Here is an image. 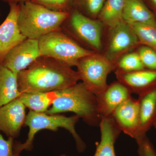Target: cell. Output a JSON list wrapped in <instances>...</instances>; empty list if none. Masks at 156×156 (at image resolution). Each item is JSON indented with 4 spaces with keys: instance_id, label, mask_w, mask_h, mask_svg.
I'll return each instance as SVG.
<instances>
[{
    "instance_id": "1",
    "label": "cell",
    "mask_w": 156,
    "mask_h": 156,
    "mask_svg": "<svg viewBox=\"0 0 156 156\" xmlns=\"http://www.w3.org/2000/svg\"><path fill=\"white\" fill-rule=\"evenodd\" d=\"M80 80L77 72L71 67L45 56L17 74L21 93L58 91L75 85Z\"/></svg>"
},
{
    "instance_id": "2",
    "label": "cell",
    "mask_w": 156,
    "mask_h": 156,
    "mask_svg": "<svg viewBox=\"0 0 156 156\" xmlns=\"http://www.w3.org/2000/svg\"><path fill=\"white\" fill-rule=\"evenodd\" d=\"M67 112L75 114L90 126H99L101 119L96 95L82 82L57 91V97L45 113L53 115Z\"/></svg>"
},
{
    "instance_id": "3",
    "label": "cell",
    "mask_w": 156,
    "mask_h": 156,
    "mask_svg": "<svg viewBox=\"0 0 156 156\" xmlns=\"http://www.w3.org/2000/svg\"><path fill=\"white\" fill-rule=\"evenodd\" d=\"M20 4L18 24L27 38L38 40L45 35L59 30L69 17L68 12H58L27 1Z\"/></svg>"
},
{
    "instance_id": "4",
    "label": "cell",
    "mask_w": 156,
    "mask_h": 156,
    "mask_svg": "<svg viewBox=\"0 0 156 156\" xmlns=\"http://www.w3.org/2000/svg\"><path fill=\"white\" fill-rule=\"evenodd\" d=\"M80 119L76 115L66 117L58 114L50 115L30 111L27 115L24 123V125L29 128L27 138L24 143L15 141V149L19 154L23 151H31L34 148L35 136L39 131L48 130L56 132L58 128H63L72 135L78 151L83 153L87 147L77 133L75 128L76 124Z\"/></svg>"
},
{
    "instance_id": "5",
    "label": "cell",
    "mask_w": 156,
    "mask_h": 156,
    "mask_svg": "<svg viewBox=\"0 0 156 156\" xmlns=\"http://www.w3.org/2000/svg\"><path fill=\"white\" fill-rule=\"evenodd\" d=\"M38 41L41 56L54 58L70 67L76 66L81 58L95 53L82 47L60 30L45 35Z\"/></svg>"
},
{
    "instance_id": "6",
    "label": "cell",
    "mask_w": 156,
    "mask_h": 156,
    "mask_svg": "<svg viewBox=\"0 0 156 156\" xmlns=\"http://www.w3.org/2000/svg\"><path fill=\"white\" fill-rule=\"evenodd\" d=\"M76 66L80 80L94 95H99L106 89L108 76L113 68L107 57L94 53L81 58Z\"/></svg>"
},
{
    "instance_id": "7",
    "label": "cell",
    "mask_w": 156,
    "mask_h": 156,
    "mask_svg": "<svg viewBox=\"0 0 156 156\" xmlns=\"http://www.w3.org/2000/svg\"><path fill=\"white\" fill-rule=\"evenodd\" d=\"M41 56L38 40L27 38L12 48L1 64L17 75Z\"/></svg>"
},
{
    "instance_id": "8",
    "label": "cell",
    "mask_w": 156,
    "mask_h": 156,
    "mask_svg": "<svg viewBox=\"0 0 156 156\" xmlns=\"http://www.w3.org/2000/svg\"><path fill=\"white\" fill-rule=\"evenodd\" d=\"M9 5V14L0 25V63L12 48L27 39L20 32L18 24L19 5L15 3Z\"/></svg>"
},
{
    "instance_id": "9",
    "label": "cell",
    "mask_w": 156,
    "mask_h": 156,
    "mask_svg": "<svg viewBox=\"0 0 156 156\" xmlns=\"http://www.w3.org/2000/svg\"><path fill=\"white\" fill-rule=\"evenodd\" d=\"M26 108L18 98L0 107V132L8 138L18 137L25 123Z\"/></svg>"
},
{
    "instance_id": "10",
    "label": "cell",
    "mask_w": 156,
    "mask_h": 156,
    "mask_svg": "<svg viewBox=\"0 0 156 156\" xmlns=\"http://www.w3.org/2000/svg\"><path fill=\"white\" fill-rule=\"evenodd\" d=\"M71 27L79 38L97 50L101 48L102 25L99 21L87 17L78 11L70 17Z\"/></svg>"
},
{
    "instance_id": "11",
    "label": "cell",
    "mask_w": 156,
    "mask_h": 156,
    "mask_svg": "<svg viewBox=\"0 0 156 156\" xmlns=\"http://www.w3.org/2000/svg\"><path fill=\"white\" fill-rule=\"evenodd\" d=\"M112 117L121 131L136 139L139 124V101L129 98L115 110Z\"/></svg>"
},
{
    "instance_id": "12",
    "label": "cell",
    "mask_w": 156,
    "mask_h": 156,
    "mask_svg": "<svg viewBox=\"0 0 156 156\" xmlns=\"http://www.w3.org/2000/svg\"><path fill=\"white\" fill-rule=\"evenodd\" d=\"M112 28L106 57L110 61L136 46L138 41L131 26L123 20Z\"/></svg>"
},
{
    "instance_id": "13",
    "label": "cell",
    "mask_w": 156,
    "mask_h": 156,
    "mask_svg": "<svg viewBox=\"0 0 156 156\" xmlns=\"http://www.w3.org/2000/svg\"><path fill=\"white\" fill-rule=\"evenodd\" d=\"M96 96L101 118L110 116L119 105L131 97V91L122 83H114Z\"/></svg>"
},
{
    "instance_id": "14",
    "label": "cell",
    "mask_w": 156,
    "mask_h": 156,
    "mask_svg": "<svg viewBox=\"0 0 156 156\" xmlns=\"http://www.w3.org/2000/svg\"><path fill=\"white\" fill-rule=\"evenodd\" d=\"M139 124L136 141L146 136L156 122V87L140 95Z\"/></svg>"
},
{
    "instance_id": "15",
    "label": "cell",
    "mask_w": 156,
    "mask_h": 156,
    "mask_svg": "<svg viewBox=\"0 0 156 156\" xmlns=\"http://www.w3.org/2000/svg\"><path fill=\"white\" fill-rule=\"evenodd\" d=\"M99 126L101 140L93 156H116L115 144L121 130L112 116L101 117Z\"/></svg>"
},
{
    "instance_id": "16",
    "label": "cell",
    "mask_w": 156,
    "mask_h": 156,
    "mask_svg": "<svg viewBox=\"0 0 156 156\" xmlns=\"http://www.w3.org/2000/svg\"><path fill=\"white\" fill-rule=\"evenodd\" d=\"M21 94L17 75L0 63V107L17 99Z\"/></svg>"
},
{
    "instance_id": "17",
    "label": "cell",
    "mask_w": 156,
    "mask_h": 156,
    "mask_svg": "<svg viewBox=\"0 0 156 156\" xmlns=\"http://www.w3.org/2000/svg\"><path fill=\"white\" fill-rule=\"evenodd\" d=\"M123 20L129 24L156 21L153 14L142 0H126Z\"/></svg>"
},
{
    "instance_id": "18",
    "label": "cell",
    "mask_w": 156,
    "mask_h": 156,
    "mask_svg": "<svg viewBox=\"0 0 156 156\" xmlns=\"http://www.w3.org/2000/svg\"><path fill=\"white\" fill-rule=\"evenodd\" d=\"M57 97V91L22 93L18 98L30 111L45 113Z\"/></svg>"
},
{
    "instance_id": "19",
    "label": "cell",
    "mask_w": 156,
    "mask_h": 156,
    "mask_svg": "<svg viewBox=\"0 0 156 156\" xmlns=\"http://www.w3.org/2000/svg\"><path fill=\"white\" fill-rule=\"evenodd\" d=\"M126 0H107L99 13L101 20L111 28L123 20Z\"/></svg>"
},
{
    "instance_id": "20",
    "label": "cell",
    "mask_w": 156,
    "mask_h": 156,
    "mask_svg": "<svg viewBox=\"0 0 156 156\" xmlns=\"http://www.w3.org/2000/svg\"><path fill=\"white\" fill-rule=\"evenodd\" d=\"M122 80L128 86L139 92L156 82V71L141 70L126 72L123 75Z\"/></svg>"
},
{
    "instance_id": "21",
    "label": "cell",
    "mask_w": 156,
    "mask_h": 156,
    "mask_svg": "<svg viewBox=\"0 0 156 156\" xmlns=\"http://www.w3.org/2000/svg\"><path fill=\"white\" fill-rule=\"evenodd\" d=\"M138 41L156 51V21L129 24Z\"/></svg>"
},
{
    "instance_id": "22",
    "label": "cell",
    "mask_w": 156,
    "mask_h": 156,
    "mask_svg": "<svg viewBox=\"0 0 156 156\" xmlns=\"http://www.w3.org/2000/svg\"><path fill=\"white\" fill-rule=\"evenodd\" d=\"M119 67L126 72H131L144 70L145 66L143 64L138 53L127 54L121 58Z\"/></svg>"
},
{
    "instance_id": "23",
    "label": "cell",
    "mask_w": 156,
    "mask_h": 156,
    "mask_svg": "<svg viewBox=\"0 0 156 156\" xmlns=\"http://www.w3.org/2000/svg\"><path fill=\"white\" fill-rule=\"evenodd\" d=\"M140 57L144 66L156 71V51L149 47L144 46L139 49Z\"/></svg>"
},
{
    "instance_id": "24",
    "label": "cell",
    "mask_w": 156,
    "mask_h": 156,
    "mask_svg": "<svg viewBox=\"0 0 156 156\" xmlns=\"http://www.w3.org/2000/svg\"><path fill=\"white\" fill-rule=\"evenodd\" d=\"M31 1L52 11L68 12L66 10L70 0H32Z\"/></svg>"
},
{
    "instance_id": "25",
    "label": "cell",
    "mask_w": 156,
    "mask_h": 156,
    "mask_svg": "<svg viewBox=\"0 0 156 156\" xmlns=\"http://www.w3.org/2000/svg\"><path fill=\"white\" fill-rule=\"evenodd\" d=\"M14 139L12 137L5 139L0 134V156H22L15 150Z\"/></svg>"
},
{
    "instance_id": "26",
    "label": "cell",
    "mask_w": 156,
    "mask_h": 156,
    "mask_svg": "<svg viewBox=\"0 0 156 156\" xmlns=\"http://www.w3.org/2000/svg\"><path fill=\"white\" fill-rule=\"evenodd\" d=\"M138 145V156H156V150L146 136L136 141Z\"/></svg>"
},
{
    "instance_id": "27",
    "label": "cell",
    "mask_w": 156,
    "mask_h": 156,
    "mask_svg": "<svg viewBox=\"0 0 156 156\" xmlns=\"http://www.w3.org/2000/svg\"><path fill=\"white\" fill-rule=\"evenodd\" d=\"M82 5L89 14H99L104 4V0H81Z\"/></svg>"
},
{
    "instance_id": "28",
    "label": "cell",
    "mask_w": 156,
    "mask_h": 156,
    "mask_svg": "<svg viewBox=\"0 0 156 156\" xmlns=\"http://www.w3.org/2000/svg\"><path fill=\"white\" fill-rule=\"evenodd\" d=\"M6 2H8L9 3H15L17 2L22 3L24 2H27V1H32V0H4Z\"/></svg>"
},
{
    "instance_id": "29",
    "label": "cell",
    "mask_w": 156,
    "mask_h": 156,
    "mask_svg": "<svg viewBox=\"0 0 156 156\" xmlns=\"http://www.w3.org/2000/svg\"><path fill=\"white\" fill-rule=\"evenodd\" d=\"M154 4L156 6V0H152Z\"/></svg>"
},
{
    "instance_id": "30",
    "label": "cell",
    "mask_w": 156,
    "mask_h": 156,
    "mask_svg": "<svg viewBox=\"0 0 156 156\" xmlns=\"http://www.w3.org/2000/svg\"><path fill=\"white\" fill-rule=\"evenodd\" d=\"M59 156H69L65 154H62L60 155H59Z\"/></svg>"
},
{
    "instance_id": "31",
    "label": "cell",
    "mask_w": 156,
    "mask_h": 156,
    "mask_svg": "<svg viewBox=\"0 0 156 156\" xmlns=\"http://www.w3.org/2000/svg\"><path fill=\"white\" fill-rule=\"evenodd\" d=\"M154 126H156V122H155V123L154 124Z\"/></svg>"
},
{
    "instance_id": "32",
    "label": "cell",
    "mask_w": 156,
    "mask_h": 156,
    "mask_svg": "<svg viewBox=\"0 0 156 156\" xmlns=\"http://www.w3.org/2000/svg\"><path fill=\"white\" fill-rule=\"evenodd\" d=\"M155 128L156 129V127H155Z\"/></svg>"
}]
</instances>
